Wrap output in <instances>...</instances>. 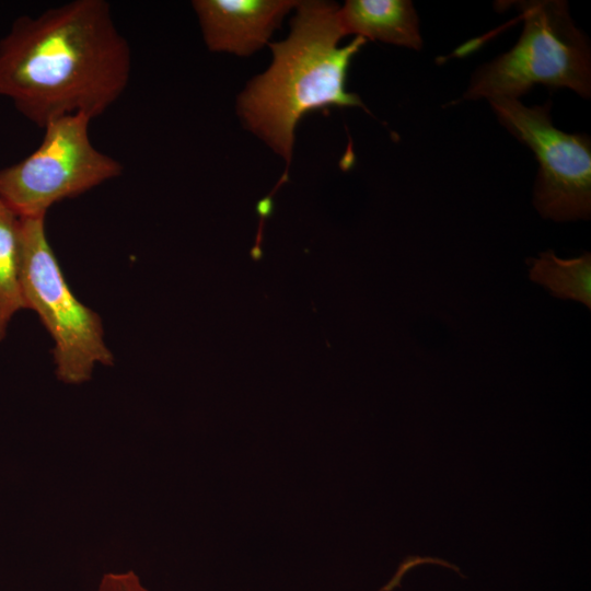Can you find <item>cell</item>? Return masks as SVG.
I'll use <instances>...</instances> for the list:
<instances>
[{
  "instance_id": "cell-1",
  "label": "cell",
  "mask_w": 591,
  "mask_h": 591,
  "mask_svg": "<svg viewBox=\"0 0 591 591\" xmlns=\"http://www.w3.org/2000/svg\"><path fill=\"white\" fill-rule=\"evenodd\" d=\"M131 58L104 0H74L20 16L0 40V96L44 127L72 114L91 119L125 91Z\"/></svg>"
},
{
  "instance_id": "cell-2",
  "label": "cell",
  "mask_w": 591,
  "mask_h": 591,
  "mask_svg": "<svg viewBox=\"0 0 591 591\" xmlns=\"http://www.w3.org/2000/svg\"><path fill=\"white\" fill-rule=\"evenodd\" d=\"M290 21V33L281 42L268 43L273 61L254 77L236 99V113L243 127L262 139L286 162V170L270 193L288 181L294 131L308 113L331 106L360 107L361 99L346 89L354 56L366 44L356 36L345 37L338 21L339 5L324 0L298 1Z\"/></svg>"
},
{
  "instance_id": "cell-3",
  "label": "cell",
  "mask_w": 591,
  "mask_h": 591,
  "mask_svg": "<svg viewBox=\"0 0 591 591\" xmlns=\"http://www.w3.org/2000/svg\"><path fill=\"white\" fill-rule=\"evenodd\" d=\"M515 7L523 21L518 43L474 71L463 100H519L537 84L590 97L591 49L567 2L519 1Z\"/></svg>"
},
{
  "instance_id": "cell-4",
  "label": "cell",
  "mask_w": 591,
  "mask_h": 591,
  "mask_svg": "<svg viewBox=\"0 0 591 591\" xmlns=\"http://www.w3.org/2000/svg\"><path fill=\"white\" fill-rule=\"evenodd\" d=\"M21 219V286L26 309L33 310L54 340L58 380L89 381L96 364L112 366L100 315L70 290L45 232V218Z\"/></svg>"
},
{
  "instance_id": "cell-5",
  "label": "cell",
  "mask_w": 591,
  "mask_h": 591,
  "mask_svg": "<svg viewBox=\"0 0 591 591\" xmlns=\"http://www.w3.org/2000/svg\"><path fill=\"white\" fill-rule=\"evenodd\" d=\"M90 121L82 113L49 121L34 152L0 170V200L20 218H45L54 204L119 176L121 164L92 144Z\"/></svg>"
},
{
  "instance_id": "cell-6",
  "label": "cell",
  "mask_w": 591,
  "mask_h": 591,
  "mask_svg": "<svg viewBox=\"0 0 591 591\" xmlns=\"http://www.w3.org/2000/svg\"><path fill=\"white\" fill-rule=\"evenodd\" d=\"M498 121L538 162L533 204L544 218L555 221L588 219L591 213V140L568 134L551 118V102L526 106L519 100L488 101Z\"/></svg>"
},
{
  "instance_id": "cell-7",
  "label": "cell",
  "mask_w": 591,
  "mask_h": 591,
  "mask_svg": "<svg viewBox=\"0 0 591 591\" xmlns=\"http://www.w3.org/2000/svg\"><path fill=\"white\" fill-rule=\"evenodd\" d=\"M192 4L209 50L248 57L268 45L298 0H195Z\"/></svg>"
},
{
  "instance_id": "cell-8",
  "label": "cell",
  "mask_w": 591,
  "mask_h": 591,
  "mask_svg": "<svg viewBox=\"0 0 591 591\" xmlns=\"http://www.w3.org/2000/svg\"><path fill=\"white\" fill-rule=\"evenodd\" d=\"M338 21L344 36L422 48L419 18L408 0H347L339 5Z\"/></svg>"
},
{
  "instance_id": "cell-9",
  "label": "cell",
  "mask_w": 591,
  "mask_h": 591,
  "mask_svg": "<svg viewBox=\"0 0 591 591\" xmlns=\"http://www.w3.org/2000/svg\"><path fill=\"white\" fill-rule=\"evenodd\" d=\"M21 286V219L0 200V341L12 317L25 310Z\"/></svg>"
},
{
  "instance_id": "cell-10",
  "label": "cell",
  "mask_w": 591,
  "mask_h": 591,
  "mask_svg": "<svg viewBox=\"0 0 591 591\" xmlns=\"http://www.w3.org/2000/svg\"><path fill=\"white\" fill-rule=\"evenodd\" d=\"M531 280L548 288L561 299H571L591 306V255L584 253L571 259L558 258L553 251L540 253L531 258Z\"/></svg>"
},
{
  "instance_id": "cell-11",
  "label": "cell",
  "mask_w": 591,
  "mask_h": 591,
  "mask_svg": "<svg viewBox=\"0 0 591 591\" xmlns=\"http://www.w3.org/2000/svg\"><path fill=\"white\" fill-rule=\"evenodd\" d=\"M99 591H148L139 577L131 570L126 572L105 573L100 582Z\"/></svg>"
}]
</instances>
